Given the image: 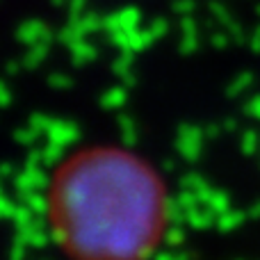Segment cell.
I'll return each mask as SVG.
<instances>
[{
	"mask_svg": "<svg viewBox=\"0 0 260 260\" xmlns=\"http://www.w3.org/2000/svg\"><path fill=\"white\" fill-rule=\"evenodd\" d=\"M62 219L73 249L91 260H133L153 238L157 189L153 178L121 155L78 162L59 189Z\"/></svg>",
	"mask_w": 260,
	"mask_h": 260,
	"instance_id": "cell-1",
	"label": "cell"
}]
</instances>
